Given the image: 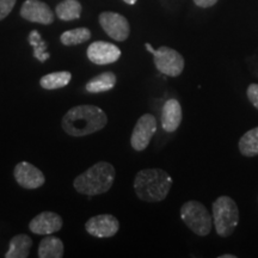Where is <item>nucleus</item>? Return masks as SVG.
Listing matches in <instances>:
<instances>
[{"label":"nucleus","mask_w":258,"mask_h":258,"mask_svg":"<svg viewBox=\"0 0 258 258\" xmlns=\"http://www.w3.org/2000/svg\"><path fill=\"white\" fill-rule=\"evenodd\" d=\"M108 123V116L99 106L77 105L63 115L61 125L71 137L82 138L99 132Z\"/></svg>","instance_id":"nucleus-1"},{"label":"nucleus","mask_w":258,"mask_h":258,"mask_svg":"<svg viewBox=\"0 0 258 258\" xmlns=\"http://www.w3.org/2000/svg\"><path fill=\"white\" fill-rule=\"evenodd\" d=\"M172 177L166 171L152 167L139 171L134 179L135 194L141 201L161 202L169 195Z\"/></svg>","instance_id":"nucleus-2"},{"label":"nucleus","mask_w":258,"mask_h":258,"mask_svg":"<svg viewBox=\"0 0 258 258\" xmlns=\"http://www.w3.org/2000/svg\"><path fill=\"white\" fill-rule=\"evenodd\" d=\"M115 176L116 170L112 164L108 161H98L82 175L76 177L73 186L83 195H102L111 189L115 182Z\"/></svg>","instance_id":"nucleus-3"},{"label":"nucleus","mask_w":258,"mask_h":258,"mask_svg":"<svg viewBox=\"0 0 258 258\" xmlns=\"http://www.w3.org/2000/svg\"><path fill=\"white\" fill-rule=\"evenodd\" d=\"M213 222L215 231L222 238L230 237L239 224V209L230 196H219L213 203Z\"/></svg>","instance_id":"nucleus-4"},{"label":"nucleus","mask_w":258,"mask_h":258,"mask_svg":"<svg viewBox=\"0 0 258 258\" xmlns=\"http://www.w3.org/2000/svg\"><path fill=\"white\" fill-rule=\"evenodd\" d=\"M180 219L190 231L200 237L211 233L213 218L205 205L199 201H188L180 208Z\"/></svg>","instance_id":"nucleus-5"},{"label":"nucleus","mask_w":258,"mask_h":258,"mask_svg":"<svg viewBox=\"0 0 258 258\" xmlns=\"http://www.w3.org/2000/svg\"><path fill=\"white\" fill-rule=\"evenodd\" d=\"M154 64L160 73L176 78L184 70V57L178 51L169 47H160L152 54Z\"/></svg>","instance_id":"nucleus-6"},{"label":"nucleus","mask_w":258,"mask_h":258,"mask_svg":"<svg viewBox=\"0 0 258 258\" xmlns=\"http://www.w3.org/2000/svg\"><path fill=\"white\" fill-rule=\"evenodd\" d=\"M98 21L105 34L112 40L123 42L129 37L131 25L124 16L117 14V12L105 11L99 15Z\"/></svg>","instance_id":"nucleus-7"},{"label":"nucleus","mask_w":258,"mask_h":258,"mask_svg":"<svg viewBox=\"0 0 258 258\" xmlns=\"http://www.w3.org/2000/svg\"><path fill=\"white\" fill-rule=\"evenodd\" d=\"M157 132V120L152 114H144L134 125L131 137V145L138 152L145 151L151 143V139Z\"/></svg>","instance_id":"nucleus-8"},{"label":"nucleus","mask_w":258,"mask_h":258,"mask_svg":"<svg viewBox=\"0 0 258 258\" xmlns=\"http://www.w3.org/2000/svg\"><path fill=\"white\" fill-rule=\"evenodd\" d=\"M14 177L18 185L24 189H37L46 183L43 172L28 161H21L15 166Z\"/></svg>","instance_id":"nucleus-9"},{"label":"nucleus","mask_w":258,"mask_h":258,"mask_svg":"<svg viewBox=\"0 0 258 258\" xmlns=\"http://www.w3.org/2000/svg\"><path fill=\"white\" fill-rule=\"evenodd\" d=\"M21 16L25 21L42 25H49L55 19L53 10L41 0H25L21 8Z\"/></svg>","instance_id":"nucleus-10"},{"label":"nucleus","mask_w":258,"mask_h":258,"mask_svg":"<svg viewBox=\"0 0 258 258\" xmlns=\"http://www.w3.org/2000/svg\"><path fill=\"white\" fill-rule=\"evenodd\" d=\"M85 230L92 237L110 238L120 230V222L111 214H99L86 221Z\"/></svg>","instance_id":"nucleus-11"},{"label":"nucleus","mask_w":258,"mask_h":258,"mask_svg":"<svg viewBox=\"0 0 258 258\" xmlns=\"http://www.w3.org/2000/svg\"><path fill=\"white\" fill-rule=\"evenodd\" d=\"M88 59L96 64L114 63L121 57V49L116 44L105 41H96L86 50Z\"/></svg>","instance_id":"nucleus-12"},{"label":"nucleus","mask_w":258,"mask_h":258,"mask_svg":"<svg viewBox=\"0 0 258 258\" xmlns=\"http://www.w3.org/2000/svg\"><path fill=\"white\" fill-rule=\"evenodd\" d=\"M63 221L59 214L53 212H42L29 222V230L34 234L48 235L59 232Z\"/></svg>","instance_id":"nucleus-13"},{"label":"nucleus","mask_w":258,"mask_h":258,"mask_svg":"<svg viewBox=\"0 0 258 258\" xmlns=\"http://www.w3.org/2000/svg\"><path fill=\"white\" fill-rule=\"evenodd\" d=\"M182 106L177 99L171 98L164 103L163 110H161V127L164 131L167 133L176 132L182 123Z\"/></svg>","instance_id":"nucleus-14"},{"label":"nucleus","mask_w":258,"mask_h":258,"mask_svg":"<svg viewBox=\"0 0 258 258\" xmlns=\"http://www.w3.org/2000/svg\"><path fill=\"white\" fill-rule=\"evenodd\" d=\"M64 246L62 240L54 235L48 234L41 240L37 256L40 258H61L63 257Z\"/></svg>","instance_id":"nucleus-15"},{"label":"nucleus","mask_w":258,"mask_h":258,"mask_svg":"<svg viewBox=\"0 0 258 258\" xmlns=\"http://www.w3.org/2000/svg\"><path fill=\"white\" fill-rule=\"evenodd\" d=\"M32 239L28 234H17L10 240L5 258H27L30 254Z\"/></svg>","instance_id":"nucleus-16"},{"label":"nucleus","mask_w":258,"mask_h":258,"mask_svg":"<svg viewBox=\"0 0 258 258\" xmlns=\"http://www.w3.org/2000/svg\"><path fill=\"white\" fill-rule=\"evenodd\" d=\"M116 78L115 73L108 72L101 73L96 76L95 78L90 79L88 84L85 85V90L90 93H99V92H108L116 86Z\"/></svg>","instance_id":"nucleus-17"},{"label":"nucleus","mask_w":258,"mask_h":258,"mask_svg":"<svg viewBox=\"0 0 258 258\" xmlns=\"http://www.w3.org/2000/svg\"><path fill=\"white\" fill-rule=\"evenodd\" d=\"M83 6L78 0H63L56 5V17L61 21L70 22L79 19L82 16Z\"/></svg>","instance_id":"nucleus-18"},{"label":"nucleus","mask_w":258,"mask_h":258,"mask_svg":"<svg viewBox=\"0 0 258 258\" xmlns=\"http://www.w3.org/2000/svg\"><path fill=\"white\" fill-rule=\"evenodd\" d=\"M72 79V74L67 71H61V72H53L49 74H46L40 79V85L42 89L48 90H57L62 89L67 86Z\"/></svg>","instance_id":"nucleus-19"},{"label":"nucleus","mask_w":258,"mask_h":258,"mask_svg":"<svg viewBox=\"0 0 258 258\" xmlns=\"http://www.w3.org/2000/svg\"><path fill=\"white\" fill-rule=\"evenodd\" d=\"M238 148L244 157L252 158L258 156V127L247 131L239 139Z\"/></svg>","instance_id":"nucleus-20"},{"label":"nucleus","mask_w":258,"mask_h":258,"mask_svg":"<svg viewBox=\"0 0 258 258\" xmlns=\"http://www.w3.org/2000/svg\"><path fill=\"white\" fill-rule=\"evenodd\" d=\"M91 38V31L88 28H77L61 34L60 41L63 46H78L85 43Z\"/></svg>","instance_id":"nucleus-21"},{"label":"nucleus","mask_w":258,"mask_h":258,"mask_svg":"<svg viewBox=\"0 0 258 258\" xmlns=\"http://www.w3.org/2000/svg\"><path fill=\"white\" fill-rule=\"evenodd\" d=\"M29 43L34 48V57L40 62H44L49 59L50 54L47 51V42L41 37V34L37 30H32L28 37Z\"/></svg>","instance_id":"nucleus-22"},{"label":"nucleus","mask_w":258,"mask_h":258,"mask_svg":"<svg viewBox=\"0 0 258 258\" xmlns=\"http://www.w3.org/2000/svg\"><path fill=\"white\" fill-rule=\"evenodd\" d=\"M17 0H0V21L11 14Z\"/></svg>","instance_id":"nucleus-23"},{"label":"nucleus","mask_w":258,"mask_h":258,"mask_svg":"<svg viewBox=\"0 0 258 258\" xmlns=\"http://www.w3.org/2000/svg\"><path fill=\"white\" fill-rule=\"evenodd\" d=\"M246 96L254 108L258 110V84H251L246 90Z\"/></svg>","instance_id":"nucleus-24"},{"label":"nucleus","mask_w":258,"mask_h":258,"mask_svg":"<svg viewBox=\"0 0 258 258\" xmlns=\"http://www.w3.org/2000/svg\"><path fill=\"white\" fill-rule=\"evenodd\" d=\"M218 2L219 0H194L195 5L199 6V8H202V9L212 8V6H214Z\"/></svg>","instance_id":"nucleus-25"},{"label":"nucleus","mask_w":258,"mask_h":258,"mask_svg":"<svg viewBox=\"0 0 258 258\" xmlns=\"http://www.w3.org/2000/svg\"><path fill=\"white\" fill-rule=\"evenodd\" d=\"M145 47H146V49H147L148 51H150L151 54H153V53H154V50H156V49H154V48H153L152 46H151L150 43H146V44H145Z\"/></svg>","instance_id":"nucleus-26"},{"label":"nucleus","mask_w":258,"mask_h":258,"mask_svg":"<svg viewBox=\"0 0 258 258\" xmlns=\"http://www.w3.org/2000/svg\"><path fill=\"white\" fill-rule=\"evenodd\" d=\"M123 2L125 3V4H128V5H134L135 3L138 2V0H123Z\"/></svg>","instance_id":"nucleus-27"},{"label":"nucleus","mask_w":258,"mask_h":258,"mask_svg":"<svg viewBox=\"0 0 258 258\" xmlns=\"http://www.w3.org/2000/svg\"><path fill=\"white\" fill-rule=\"evenodd\" d=\"M220 258H237V256H234V254H222V256H220Z\"/></svg>","instance_id":"nucleus-28"}]
</instances>
